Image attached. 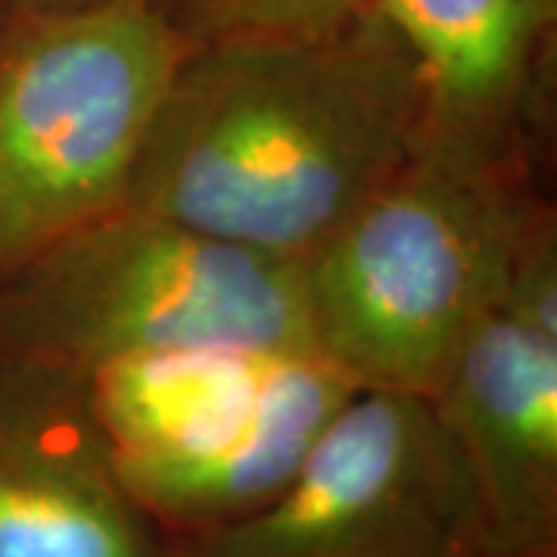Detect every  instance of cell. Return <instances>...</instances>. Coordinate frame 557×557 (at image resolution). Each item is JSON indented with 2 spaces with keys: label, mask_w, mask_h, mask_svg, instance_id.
<instances>
[{
  "label": "cell",
  "mask_w": 557,
  "mask_h": 557,
  "mask_svg": "<svg viewBox=\"0 0 557 557\" xmlns=\"http://www.w3.org/2000/svg\"><path fill=\"white\" fill-rule=\"evenodd\" d=\"M186 47L152 0L0 22V278L124 205Z\"/></svg>",
  "instance_id": "5b68a950"
},
{
  "label": "cell",
  "mask_w": 557,
  "mask_h": 557,
  "mask_svg": "<svg viewBox=\"0 0 557 557\" xmlns=\"http://www.w3.org/2000/svg\"><path fill=\"white\" fill-rule=\"evenodd\" d=\"M174 557H493L478 496L434 403L357 391L258 511Z\"/></svg>",
  "instance_id": "8992f818"
},
{
  "label": "cell",
  "mask_w": 557,
  "mask_h": 557,
  "mask_svg": "<svg viewBox=\"0 0 557 557\" xmlns=\"http://www.w3.org/2000/svg\"><path fill=\"white\" fill-rule=\"evenodd\" d=\"M421 90L418 143L533 174L557 0H375Z\"/></svg>",
  "instance_id": "9c48e42d"
},
{
  "label": "cell",
  "mask_w": 557,
  "mask_h": 557,
  "mask_svg": "<svg viewBox=\"0 0 557 557\" xmlns=\"http://www.w3.org/2000/svg\"><path fill=\"white\" fill-rule=\"evenodd\" d=\"M189 44L226 38H325L375 0H152Z\"/></svg>",
  "instance_id": "30bf717a"
},
{
  "label": "cell",
  "mask_w": 557,
  "mask_h": 557,
  "mask_svg": "<svg viewBox=\"0 0 557 557\" xmlns=\"http://www.w3.org/2000/svg\"><path fill=\"white\" fill-rule=\"evenodd\" d=\"M214 344L313 350L298 263L124 201L0 278V359L87 379Z\"/></svg>",
  "instance_id": "3957f363"
},
{
  "label": "cell",
  "mask_w": 557,
  "mask_h": 557,
  "mask_svg": "<svg viewBox=\"0 0 557 557\" xmlns=\"http://www.w3.org/2000/svg\"><path fill=\"white\" fill-rule=\"evenodd\" d=\"M0 557H174L81 375L0 359Z\"/></svg>",
  "instance_id": "52a82bcc"
},
{
  "label": "cell",
  "mask_w": 557,
  "mask_h": 557,
  "mask_svg": "<svg viewBox=\"0 0 557 557\" xmlns=\"http://www.w3.org/2000/svg\"><path fill=\"white\" fill-rule=\"evenodd\" d=\"M545 211L533 174L416 143L298 260L313 354L359 391L434 399Z\"/></svg>",
  "instance_id": "7a4b0ae2"
},
{
  "label": "cell",
  "mask_w": 557,
  "mask_h": 557,
  "mask_svg": "<svg viewBox=\"0 0 557 557\" xmlns=\"http://www.w3.org/2000/svg\"><path fill=\"white\" fill-rule=\"evenodd\" d=\"M434 409L456 440L493 557H557V325L498 307Z\"/></svg>",
  "instance_id": "ba28073f"
},
{
  "label": "cell",
  "mask_w": 557,
  "mask_h": 557,
  "mask_svg": "<svg viewBox=\"0 0 557 557\" xmlns=\"http://www.w3.org/2000/svg\"><path fill=\"white\" fill-rule=\"evenodd\" d=\"M421 90L379 10L325 38L189 44L127 205L267 258H307L416 149Z\"/></svg>",
  "instance_id": "6da1fadb"
},
{
  "label": "cell",
  "mask_w": 557,
  "mask_h": 557,
  "mask_svg": "<svg viewBox=\"0 0 557 557\" xmlns=\"http://www.w3.org/2000/svg\"><path fill=\"white\" fill-rule=\"evenodd\" d=\"M84 381L127 490L171 539L267 505L359 391L313 350L245 344L124 359Z\"/></svg>",
  "instance_id": "277c9868"
},
{
  "label": "cell",
  "mask_w": 557,
  "mask_h": 557,
  "mask_svg": "<svg viewBox=\"0 0 557 557\" xmlns=\"http://www.w3.org/2000/svg\"><path fill=\"white\" fill-rule=\"evenodd\" d=\"M131 0H0V22L22 20V16H72V13H90L106 10Z\"/></svg>",
  "instance_id": "8fae6325"
}]
</instances>
